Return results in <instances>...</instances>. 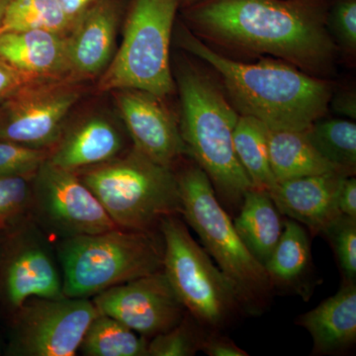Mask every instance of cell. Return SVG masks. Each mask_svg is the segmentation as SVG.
<instances>
[{
	"label": "cell",
	"instance_id": "obj_17",
	"mask_svg": "<svg viewBox=\"0 0 356 356\" xmlns=\"http://www.w3.org/2000/svg\"><path fill=\"white\" fill-rule=\"evenodd\" d=\"M0 62L32 81H74L67 58V35L42 30L1 33Z\"/></svg>",
	"mask_w": 356,
	"mask_h": 356
},
{
	"label": "cell",
	"instance_id": "obj_15",
	"mask_svg": "<svg viewBox=\"0 0 356 356\" xmlns=\"http://www.w3.org/2000/svg\"><path fill=\"white\" fill-rule=\"evenodd\" d=\"M122 0H96L67 34V58L74 81L102 76L113 56Z\"/></svg>",
	"mask_w": 356,
	"mask_h": 356
},
{
	"label": "cell",
	"instance_id": "obj_38",
	"mask_svg": "<svg viewBox=\"0 0 356 356\" xmlns=\"http://www.w3.org/2000/svg\"><path fill=\"white\" fill-rule=\"evenodd\" d=\"M198 1H200V0H181V8L192 6V4L196 3Z\"/></svg>",
	"mask_w": 356,
	"mask_h": 356
},
{
	"label": "cell",
	"instance_id": "obj_25",
	"mask_svg": "<svg viewBox=\"0 0 356 356\" xmlns=\"http://www.w3.org/2000/svg\"><path fill=\"white\" fill-rule=\"evenodd\" d=\"M149 339L114 318L98 313L88 325L79 353L84 356H147Z\"/></svg>",
	"mask_w": 356,
	"mask_h": 356
},
{
	"label": "cell",
	"instance_id": "obj_11",
	"mask_svg": "<svg viewBox=\"0 0 356 356\" xmlns=\"http://www.w3.org/2000/svg\"><path fill=\"white\" fill-rule=\"evenodd\" d=\"M98 315L89 298H31L13 315L6 355L74 356Z\"/></svg>",
	"mask_w": 356,
	"mask_h": 356
},
{
	"label": "cell",
	"instance_id": "obj_35",
	"mask_svg": "<svg viewBox=\"0 0 356 356\" xmlns=\"http://www.w3.org/2000/svg\"><path fill=\"white\" fill-rule=\"evenodd\" d=\"M29 83L33 81L0 62V99Z\"/></svg>",
	"mask_w": 356,
	"mask_h": 356
},
{
	"label": "cell",
	"instance_id": "obj_30",
	"mask_svg": "<svg viewBox=\"0 0 356 356\" xmlns=\"http://www.w3.org/2000/svg\"><path fill=\"white\" fill-rule=\"evenodd\" d=\"M49 156L50 149L0 140V177L32 178Z\"/></svg>",
	"mask_w": 356,
	"mask_h": 356
},
{
	"label": "cell",
	"instance_id": "obj_5",
	"mask_svg": "<svg viewBox=\"0 0 356 356\" xmlns=\"http://www.w3.org/2000/svg\"><path fill=\"white\" fill-rule=\"evenodd\" d=\"M119 229L159 231L165 217L181 216L175 170L131 147L102 165L76 172Z\"/></svg>",
	"mask_w": 356,
	"mask_h": 356
},
{
	"label": "cell",
	"instance_id": "obj_10",
	"mask_svg": "<svg viewBox=\"0 0 356 356\" xmlns=\"http://www.w3.org/2000/svg\"><path fill=\"white\" fill-rule=\"evenodd\" d=\"M30 217L51 240L117 229L76 172L46 161L32 177Z\"/></svg>",
	"mask_w": 356,
	"mask_h": 356
},
{
	"label": "cell",
	"instance_id": "obj_12",
	"mask_svg": "<svg viewBox=\"0 0 356 356\" xmlns=\"http://www.w3.org/2000/svg\"><path fill=\"white\" fill-rule=\"evenodd\" d=\"M81 96L72 79L24 84L0 99V140L51 151Z\"/></svg>",
	"mask_w": 356,
	"mask_h": 356
},
{
	"label": "cell",
	"instance_id": "obj_3",
	"mask_svg": "<svg viewBox=\"0 0 356 356\" xmlns=\"http://www.w3.org/2000/svg\"><path fill=\"white\" fill-rule=\"evenodd\" d=\"M172 74L179 95L178 123L188 156L209 178L222 205L236 215L243 196L252 188L234 147L240 114L218 77L206 67L182 58Z\"/></svg>",
	"mask_w": 356,
	"mask_h": 356
},
{
	"label": "cell",
	"instance_id": "obj_22",
	"mask_svg": "<svg viewBox=\"0 0 356 356\" xmlns=\"http://www.w3.org/2000/svg\"><path fill=\"white\" fill-rule=\"evenodd\" d=\"M268 147L271 170L277 182L339 172L318 153L307 138L305 131L269 129Z\"/></svg>",
	"mask_w": 356,
	"mask_h": 356
},
{
	"label": "cell",
	"instance_id": "obj_31",
	"mask_svg": "<svg viewBox=\"0 0 356 356\" xmlns=\"http://www.w3.org/2000/svg\"><path fill=\"white\" fill-rule=\"evenodd\" d=\"M32 178L0 177V229L29 214Z\"/></svg>",
	"mask_w": 356,
	"mask_h": 356
},
{
	"label": "cell",
	"instance_id": "obj_9",
	"mask_svg": "<svg viewBox=\"0 0 356 356\" xmlns=\"http://www.w3.org/2000/svg\"><path fill=\"white\" fill-rule=\"evenodd\" d=\"M65 297L55 243L30 215L0 229V303L13 315L27 300Z\"/></svg>",
	"mask_w": 356,
	"mask_h": 356
},
{
	"label": "cell",
	"instance_id": "obj_36",
	"mask_svg": "<svg viewBox=\"0 0 356 356\" xmlns=\"http://www.w3.org/2000/svg\"><path fill=\"white\" fill-rule=\"evenodd\" d=\"M58 1L72 27L74 22L95 3L96 0H58Z\"/></svg>",
	"mask_w": 356,
	"mask_h": 356
},
{
	"label": "cell",
	"instance_id": "obj_4",
	"mask_svg": "<svg viewBox=\"0 0 356 356\" xmlns=\"http://www.w3.org/2000/svg\"><path fill=\"white\" fill-rule=\"evenodd\" d=\"M173 170L181 198V216L235 287L245 312L262 313L274 293L264 266L250 254L236 233L233 219L220 202L202 168L191 159Z\"/></svg>",
	"mask_w": 356,
	"mask_h": 356
},
{
	"label": "cell",
	"instance_id": "obj_24",
	"mask_svg": "<svg viewBox=\"0 0 356 356\" xmlns=\"http://www.w3.org/2000/svg\"><path fill=\"white\" fill-rule=\"evenodd\" d=\"M313 147L337 170L353 177L356 172V125L346 119H318L305 130Z\"/></svg>",
	"mask_w": 356,
	"mask_h": 356
},
{
	"label": "cell",
	"instance_id": "obj_34",
	"mask_svg": "<svg viewBox=\"0 0 356 356\" xmlns=\"http://www.w3.org/2000/svg\"><path fill=\"white\" fill-rule=\"evenodd\" d=\"M339 208L341 214L356 218V179L346 177L341 182L339 192Z\"/></svg>",
	"mask_w": 356,
	"mask_h": 356
},
{
	"label": "cell",
	"instance_id": "obj_20",
	"mask_svg": "<svg viewBox=\"0 0 356 356\" xmlns=\"http://www.w3.org/2000/svg\"><path fill=\"white\" fill-rule=\"evenodd\" d=\"M274 291L287 290L309 297L312 266L311 243L303 225L285 220L280 242L264 264Z\"/></svg>",
	"mask_w": 356,
	"mask_h": 356
},
{
	"label": "cell",
	"instance_id": "obj_33",
	"mask_svg": "<svg viewBox=\"0 0 356 356\" xmlns=\"http://www.w3.org/2000/svg\"><path fill=\"white\" fill-rule=\"evenodd\" d=\"M332 108L337 113L348 117L350 120L356 119V95L355 89H341L339 92H332Z\"/></svg>",
	"mask_w": 356,
	"mask_h": 356
},
{
	"label": "cell",
	"instance_id": "obj_16",
	"mask_svg": "<svg viewBox=\"0 0 356 356\" xmlns=\"http://www.w3.org/2000/svg\"><path fill=\"white\" fill-rule=\"evenodd\" d=\"M346 177L331 172L292 178L278 181L269 194L283 216L307 227L312 235H322L341 214L339 192Z\"/></svg>",
	"mask_w": 356,
	"mask_h": 356
},
{
	"label": "cell",
	"instance_id": "obj_19",
	"mask_svg": "<svg viewBox=\"0 0 356 356\" xmlns=\"http://www.w3.org/2000/svg\"><path fill=\"white\" fill-rule=\"evenodd\" d=\"M295 323L311 334L314 355L350 350L356 343V282H343L336 294L299 316Z\"/></svg>",
	"mask_w": 356,
	"mask_h": 356
},
{
	"label": "cell",
	"instance_id": "obj_14",
	"mask_svg": "<svg viewBox=\"0 0 356 356\" xmlns=\"http://www.w3.org/2000/svg\"><path fill=\"white\" fill-rule=\"evenodd\" d=\"M113 92L133 147L159 165L172 168L188 156L179 123L163 102V98L140 89Z\"/></svg>",
	"mask_w": 356,
	"mask_h": 356
},
{
	"label": "cell",
	"instance_id": "obj_23",
	"mask_svg": "<svg viewBox=\"0 0 356 356\" xmlns=\"http://www.w3.org/2000/svg\"><path fill=\"white\" fill-rule=\"evenodd\" d=\"M269 128L254 117L240 115L234 131V147L252 187L270 193L277 181L271 170Z\"/></svg>",
	"mask_w": 356,
	"mask_h": 356
},
{
	"label": "cell",
	"instance_id": "obj_8",
	"mask_svg": "<svg viewBox=\"0 0 356 356\" xmlns=\"http://www.w3.org/2000/svg\"><path fill=\"white\" fill-rule=\"evenodd\" d=\"M163 270L185 310L205 329L222 331L245 312L242 299L178 215L159 224Z\"/></svg>",
	"mask_w": 356,
	"mask_h": 356
},
{
	"label": "cell",
	"instance_id": "obj_26",
	"mask_svg": "<svg viewBox=\"0 0 356 356\" xmlns=\"http://www.w3.org/2000/svg\"><path fill=\"white\" fill-rule=\"evenodd\" d=\"M72 24L58 0H11L0 27L6 32L42 30L67 35Z\"/></svg>",
	"mask_w": 356,
	"mask_h": 356
},
{
	"label": "cell",
	"instance_id": "obj_1",
	"mask_svg": "<svg viewBox=\"0 0 356 356\" xmlns=\"http://www.w3.org/2000/svg\"><path fill=\"white\" fill-rule=\"evenodd\" d=\"M332 0H200L181 8L184 25L211 48L270 56L329 79L341 57L327 30Z\"/></svg>",
	"mask_w": 356,
	"mask_h": 356
},
{
	"label": "cell",
	"instance_id": "obj_28",
	"mask_svg": "<svg viewBox=\"0 0 356 356\" xmlns=\"http://www.w3.org/2000/svg\"><path fill=\"white\" fill-rule=\"evenodd\" d=\"M322 235L334 250L343 282H356V218L339 215Z\"/></svg>",
	"mask_w": 356,
	"mask_h": 356
},
{
	"label": "cell",
	"instance_id": "obj_13",
	"mask_svg": "<svg viewBox=\"0 0 356 356\" xmlns=\"http://www.w3.org/2000/svg\"><path fill=\"white\" fill-rule=\"evenodd\" d=\"M91 300L98 313L147 339L170 331L186 313L163 270L109 288Z\"/></svg>",
	"mask_w": 356,
	"mask_h": 356
},
{
	"label": "cell",
	"instance_id": "obj_21",
	"mask_svg": "<svg viewBox=\"0 0 356 356\" xmlns=\"http://www.w3.org/2000/svg\"><path fill=\"white\" fill-rule=\"evenodd\" d=\"M233 222L250 254L264 266L280 242L285 224L270 194L250 188L243 196Z\"/></svg>",
	"mask_w": 356,
	"mask_h": 356
},
{
	"label": "cell",
	"instance_id": "obj_27",
	"mask_svg": "<svg viewBox=\"0 0 356 356\" xmlns=\"http://www.w3.org/2000/svg\"><path fill=\"white\" fill-rule=\"evenodd\" d=\"M188 312L170 331L149 339L147 356H193L200 351L206 332Z\"/></svg>",
	"mask_w": 356,
	"mask_h": 356
},
{
	"label": "cell",
	"instance_id": "obj_6",
	"mask_svg": "<svg viewBox=\"0 0 356 356\" xmlns=\"http://www.w3.org/2000/svg\"><path fill=\"white\" fill-rule=\"evenodd\" d=\"M65 296L89 298L109 288L163 270L159 231L113 229L54 241Z\"/></svg>",
	"mask_w": 356,
	"mask_h": 356
},
{
	"label": "cell",
	"instance_id": "obj_18",
	"mask_svg": "<svg viewBox=\"0 0 356 356\" xmlns=\"http://www.w3.org/2000/svg\"><path fill=\"white\" fill-rule=\"evenodd\" d=\"M126 151L125 138L119 128L104 117L95 116L65 131L48 159L58 168L79 172L107 163Z\"/></svg>",
	"mask_w": 356,
	"mask_h": 356
},
{
	"label": "cell",
	"instance_id": "obj_7",
	"mask_svg": "<svg viewBox=\"0 0 356 356\" xmlns=\"http://www.w3.org/2000/svg\"><path fill=\"white\" fill-rule=\"evenodd\" d=\"M181 0H129L123 40L98 83L100 91L140 89L161 98L175 90L170 44Z\"/></svg>",
	"mask_w": 356,
	"mask_h": 356
},
{
	"label": "cell",
	"instance_id": "obj_37",
	"mask_svg": "<svg viewBox=\"0 0 356 356\" xmlns=\"http://www.w3.org/2000/svg\"><path fill=\"white\" fill-rule=\"evenodd\" d=\"M10 1L11 0H0V27H1L2 20H3L7 6H8Z\"/></svg>",
	"mask_w": 356,
	"mask_h": 356
},
{
	"label": "cell",
	"instance_id": "obj_32",
	"mask_svg": "<svg viewBox=\"0 0 356 356\" xmlns=\"http://www.w3.org/2000/svg\"><path fill=\"white\" fill-rule=\"evenodd\" d=\"M200 351L209 356L248 355L247 351L238 346L233 339L224 336L221 331L217 330H206Z\"/></svg>",
	"mask_w": 356,
	"mask_h": 356
},
{
	"label": "cell",
	"instance_id": "obj_2",
	"mask_svg": "<svg viewBox=\"0 0 356 356\" xmlns=\"http://www.w3.org/2000/svg\"><path fill=\"white\" fill-rule=\"evenodd\" d=\"M181 50L216 74L240 115L259 119L269 129L305 131L329 109L334 84L278 58L240 62L211 48L180 22L173 30Z\"/></svg>",
	"mask_w": 356,
	"mask_h": 356
},
{
	"label": "cell",
	"instance_id": "obj_29",
	"mask_svg": "<svg viewBox=\"0 0 356 356\" xmlns=\"http://www.w3.org/2000/svg\"><path fill=\"white\" fill-rule=\"evenodd\" d=\"M327 26L339 54L351 64L356 54V0H332Z\"/></svg>",
	"mask_w": 356,
	"mask_h": 356
}]
</instances>
